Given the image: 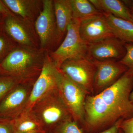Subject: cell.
<instances>
[{
	"label": "cell",
	"mask_w": 133,
	"mask_h": 133,
	"mask_svg": "<svg viewBox=\"0 0 133 133\" xmlns=\"http://www.w3.org/2000/svg\"><path fill=\"white\" fill-rule=\"evenodd\" d=\"M45 51L18 45L0 63L1 75L16 78L21 83L40 73Z\"/></svg>",
	"instance_id": "obj_1"
},
{
	"label": "cell",
	"mask_w": 133,
	"mask_h": 133,
	"mask_svg": "<svg viewBox=\"0 0 133 133\" xmlns=\"http://www.w3.org/2000/svg\"><path fill=\"white\" fill-rule=\"evenodd\" d=\"M133 87V74L127 71L114 84L98 94L118 119H127L133 116V104L130 99Z\"/></svg>",
	"instance_id": "obj_2"
},
{
	"label": "cell",
	"mask_w": 133,
	"mask_h": 133,
	"mask_svg": "<svg viewBox=\"0 0 133 133\" xmlns=\"http://www.w3.org/2000/svg\"><path fill=\"white\" fill-rule=\"evenodd\" d=\"M80 24V22L73 19L67 28L64 40L56 50L50 52L52 62L58 69L66 60L87 56L88 44L79 34Z\"/></svg>",
	"instance_id": "obj_3"
},
{
	"label": "cell",
	"mask_w": 133,
	"mask_h": 133,
	"mask_svg": "<svg viewBox=\"0 0 133 133\" xmlns=\"http://www.w3.org/2000/svg\"><path fill=\"white\" fill-rule=\"evenodd\" d=\"M32 110L43 127L59 125L63 122L72 119L57 89L50 92L41 98Z\"/></svg>",
	"instance_id": "obj_4"
},
{
	"label": "cell",
	"mask_w": 133,
	"mask_h": 133,
	"mask_svg": "<svg viewBox=\"0 0 133 133\" xmlns=\"http://www.w3.org/2000/svg\"><path fill=\"white\" fill-rule=\"evenodd\" d=\"M60 76L61 72L52 62L50 52L45 51L42 68L30 93L24 109L32 110L41 98L50 92L57 89Z\"/></svg>",
	"instance_id": "obj_5"
},
{
	"label": "cell",
	"mask_w": 133,
	"mask_h": 133,
	"mask_svg": "<svg viewBox=\"0 0 133 133\" xmlns=\"http://www.w3.org/2000/svg\"><path fill=\"white\" fill-rule=\"evenodd\" d=\"M34 26L39 40L40 49L51 52L52 49L57 46V35L53 1L43 0L42 9Z\"/></svg>",
	"instance_id": "obj_6"
},
{
	"label": "cell",
	"mask_w": 133,
	"mask_h": 133,
	"mask_svg": "<svg viewBox=\"0 0 133 133\" xmlns=\"http://www.w3.org/2000/svg\"><path fill=\"white\" fill-rule=\"evenodd\" d=\"M59 70L88 94L93 93L96 68L92 60L88 56L66 60L62 64Z\"/></svg>",
	"instance_id": "obj_7"
},
{
	"label": "cell",
	"mask_w": 133,
	"mask_h": 133,
	"mask_svg": "<svg viewBox=\"0 0 133 133\" xmlns=\"http://www.w3.org/2000/svg\"><path fill=\"white\" fill-rule=\"evenodd\" d=\"M60 72L57 88L59 95L73 120L77 122H83L85 101L88 93Z\"/></svg>",
	"instance_id": "obj_8"
},
{
	"label": "cell",
	"mask_w": 133,
	"mask_h": 133,
	"mask_svg": "<svg viewBox=\"0 0 133 133\" xmlns=\"http://www.w3.org/2000/svg\"><path fill=\"white\" fill-rule=\"evenodd\" d=\"M4 29L8 35L19 46L39 49L40 43L33 24L14 14L3 17Z\"/></svg>",
	"instance_id": "obj_9"
},
{
	"label": "cell",
	"mask_w": 133,
	"mask_h": 133,
	"mask_svg": "<svg viewBox=\"0 0 133 133\" xmlns=\"http://www.w3.org/2000/svg\"><path fill=\"white\" fill-rule=\"evenodd\" d=\"M84 122L89 128L108 125L119 120L104 103L98 94L87 95L84 103Z\"/></svg>",
	"instance_id": "obj_10"
},
{
	"label": "cell",
	"mask_w": 133,
	"mask_h": 133,
	"mask_svg": "<svg viewBox=\"0 0 133 133\" xmlns=\"http://www.w3.org/2000/svg\"><path fill=\"white\" fill-rule=\"evenodd\" d=\"M91 60L96 68L93 84L95 95L114 84L128 70L119 61Z\"/></svg>",
	"instance_id": "obj_11"
},
{
	"label": "cell",
	"mask_w": 133,
	"mask_h": 133,
	"mask_svg": "<svg viewBox=\"0 0 133 133\" xmlns=\"http://www.w3.org/2000/svg\"><path fill=\"white\" fill-rule=\"evenodd\" d=\"M125 44L115 37H111L88 44L87 56L91 59L119 61L126 53Z\"/></svg>",
	"instance_id": "obj_12"
},
{
	"label": "cell",
	"mask_w": 133,
	"mask_h": 133,
	"mask_svg": "<svg viewBox=\"0 0 133 133\" xmlns=\"http://www.w3.org/2000/svg\"><path fill=\"white\" fill-rule=\"evenodd\" d=\"M79 33L83 41L88 44L115 37L107 19L102 14L80 23Z\"/></svg>",
	"instance_id": "obj_13"
},
{
	"label": "cell",
	"mask_w": 133,
	"mask_h": 133,
	"mask_svg": "<svg viewBox=\"0 0 133 133\" xmlns=\"http://www.w3.org/2000/svg\"><path fill=\"white\" fill-rule=\"evenodd\" d=\"M29 95L25 87L18 85L0 102V118L12 119L24 111Z\"/></svg>",
	"instance_id": "obj_14"
},
{
	"label": "cell",
	"mask_w": 133,
	"mask_h": 133,
	"mask_svg": "<svg viewBox=\"0 0 133 133\" xmlns=\"http://www.w3.org/2000/svg\"><path fill=\"white\" fill-rule=\"evenodd\" d=\"M2 1L12 13L33 25L43 8V1L2 0Z\"/></svg>",
	"instance_id": "obj_15"
},
{
	"label": "cell",
	"mask_w": 133,
	"mask_h": 133,
	"mask_svg": "<svg viewBox=\"0 0 133 133\" xmlns=\"http://www.w3.org/2000/svg\"><path fill=\"white\" fill-rule=\"evenodd\" d=\"M57 26V46L59 45L73 20L71 0H53Z\"/></svg>",
	"instance_id": "obj_16"
},
{
	"label": "cell",
	"mask_w": 133,
	"mask_h": 133,
	"mask_svg": "<svg viewBox=\"0 0 133 133\" xmlns=\"http://www.w3.org/2000/svg\"><path fill=\"white\" fill-rule=\"evenodd\" d=\"M96 8L102 13H106L115 17L133 23L129 8L123 1L90 0Z\"/></svg>",
	"instance_id": "obj_17"
},
{
	"label": "cell",
	"mask_w": 133,
	"mask_h": 133,
	"mask_svg": "<svg viewBox=\"0 0 133 133\" xmlns=\"http://www.w3.org/2000/svg\"><path fill=\"white\" fill-rule=\"evenodd\" d=\"M14 133H25L44 130L43 126L33 110L24 109L18 116L11 120Z\"/></svg>",
	"instance_id": "obj_18"
},
{
	"label": "cell",
	"mask_w": 133,
	"mask_h": 133,
	"mask_svg": "<svg viewBox=\"0 0 133 133\" xmlns=\"http://www.w3.org/2000/svg\"><path fill=\"white\" fill-rule=\"evenodd\" d=\"M107 19L115 37L124 43L133 44V23L102 13Z\"/></svg>",
	"instance_id": "obj_19"
},
{
	"label": "cell",
	"mask_w": 133,
	"mask_h": 133,
	"mask_svg": "<svg viewBox=\"0 0 133 133\" xmlns=\"http://www.w3.org/2000/svg\"><path fill=\"white\" fill-rule=\"evenodd\" d=\"M73 19L80 23L102 14L90 0H71Z\"/></svg>",
	"instance_id": "obj_20"
},
{
	"label": "cell",
	"mask_w": 133,
	"mask_h": 133,
	"mask_svg": "<svg viewBox=\"0 0 133 133\" xmlns=\"http://www.w3.org/2000/svg\"><path fill=\"white\" fill-rule=\"evenodd\" d=\"M18 45L5 31L3 20L0 23V63Z\"/></svg>",
	"instance_id": "obj_21"
},
{
	"label": "cell",
	"mask_w": 133,
	"mask_h": 133,
	"mask_svg": "<svg viewBox=\"0 0 133 133\" xmlns=\"http://www.w3.org/2000/svg\"><path fill=\"white\" fill-rule=\"evenodd\" d=\"M21 82L18 79L12 76H0V102L8 94Z\"/></svg>",
	"instance_id": "obj_22"
},
{
	"label": "cell",
	"mask_w": 133,
	"mask_h": 133,
	"mask_svg": "<svg viewBox=\"0 0 133 133\" xmlns=\"http://www.w3.org/2000/svg\"><path fill=\"white\" fill-rule=\"evenodd\" d=\"M125 47L126 49L125 55L119 62L127 67L129 72L133 74V44L126 43Z\"/></svg>",
	"instance_id": "obj_23"
},
{
	"label": "cell",
	"mask_w": 133,
	"mask_h": 133,
	"mask_svg": "<svg viewBox=\"0 0 133 133\" xmlns=\"http://www.w3.org/2000/svg\"><path fill=\"white\" fill-rule=\"evenodd\" d=\"M59 126V133H82L77 122L72 119L63 122Z\"/></svg>",
	"instance_id": "obj_24"
},
{
	"label": "cell",
	"mask_w": 133,
	"mask_h": 133,
	"mask_svg": "<svg viewBox=\"0 0 133 133\" xmlns=\"http://www.w3.org/2000/svg\"><path fill=\"white\" fill-rule=\"evenodd\" d=\"M0 133H14L11 120L0 118Z\"/></svg>",
	"instance_id": "obj_25"
},
{
	"label": "cell",
	"mask_w": 133,
	"mask_h": 133,
	"mask_svg": "<svg viewBox=\"0 0 133 133\" xmlns=\"http://www.w3.org/2000/svg\"><path fill=\"white\" fill-rule=\"evenodd\" d=\"M119 128L124 133H133V116L130 118L123 120Z\"/></svg>",
	"instance_id": "obj_26"
},
{
	"label": "cell",
	"mask_w": 133,
	"mask_h": 133,
	"mask_svg": "<svg viewBox=\"0 0 133 133\" xmlns=\"http://www.w3.org/2000/svg\"><path fill=\"white\" fill-rule=\"evenodd\" d=\"M122 120V119L119 120L108 129L98 133H118L120 125Z\"/></svg>",
	"instance_id": "obj_27"
},
{
	"label": "cell",
	"mask_w": 133,
	"mask_h": 133,
	"mask_svg": "<svg viewBox=\"0 0 133 133\" xmlns=\"http://www.w3.org/2000/svg\"><path fill=\"white\" fill-rule=\"evenodd\" d=\"M0 14L2 15L3 17H5L14 14L5 6L2 1H0Z\"/></svg>",
	"instance_id": "obj_28"
},
{
	"label": "cell",
	"mask_w": 133,
	"mask_h": 133,
	"mask_svg": "<svg viewBox=\"0 0 133 133\" xmlns=\"http://www.w3.org/2000/svg\"><path fill=\"white\" fill-rule=\"evenodd\" d=\"M124 3L128 8H133V0H128V1H123Z\"/></svg>",
	"instance_id": "obj_29"
},
{
	"label": "cell",
	"mask_w": 133,
	"mask_h": 133,
	"mask_svg": "<svg viewBox=\"0 0 133 133\" xmlns=\"http://www.w3.org/2000/svg\"><path fill=\"white\" fill-rule=\"evenodd\" d=\"M45 131L44 130H38V131H31V132L25 133H45Z\"/></svg>",
	"instance_id": "obj_30"
},
{
	"label": "cell",
	"mask_w": 133,
	"mask_h": 133,
	"mask_svg": "<svg viewBox=\"0 0 133 133\" xmlns=\"http://www.w3.org/2000/svg\"><path fill=\"white\" fill-rule=\"evenodd\" d=\"M130 99L131 102L133 104V87L132 90L131 91V94H130Z\"/></svg>",
	"instance_id": "obj_31"
},
{
	"label": "cell",
	"mask_w": 133,
	"mask_h": 133,
	"mask_svg": "<svg viewBox=\"0 0 133 133\" xmlns=\"http://www.w3.org/2000/svg\"><path fill=\"white\" fill-rule=\"evenodd\" d=\"M129 8V9H130V12H131V16H132V18L133 21V8L131 7Z\"/></svg>",
	"instance_id": "obj_32"
},
{
	"label": "cell",
	"mask_w": 133,
	"mask_h": 133,
	"mask_svg": "<svg viewBox=\"0 0 133 133\" xmlns=\"http://www.w3.org/2000/svg\"><path fill=\"white\" fill-rule=\"evenodd\" d=\"M3 17H3V15L0 14V23L2 22L3 20Z\"/></svg>",
	"instance_id": "obj_33"
},
{
	"label": "cell",
	"mask_w": 133,
	"mask_h": 133,
	"mask_svg": "<svg viewBox=\"0 0 133 133\" xmlns=\"http://www.w3.org/2000/svg\"><path fill=\"white\" fill-rule=\"evenodd\" d=\"M118 133H124L123 132H122V131L121 129H120L119 128V129Z\"/></svg>",
	"instance_id": "obj_34"
},
{
	"label": "cell",
	"mask_w": 133,
	"mask_h": 133,
	"mask_svg": "<svg viewBox=\"0 0 133 133\" xmlns=\"http://www.w3.org/2000/svg\"><path fill=\"white\" fill-rule=\"evenodd\" d=\"M0 75H1V72H0Z\"/></svg>",
	"instance_id": "obj_35"
}]
</instances>
